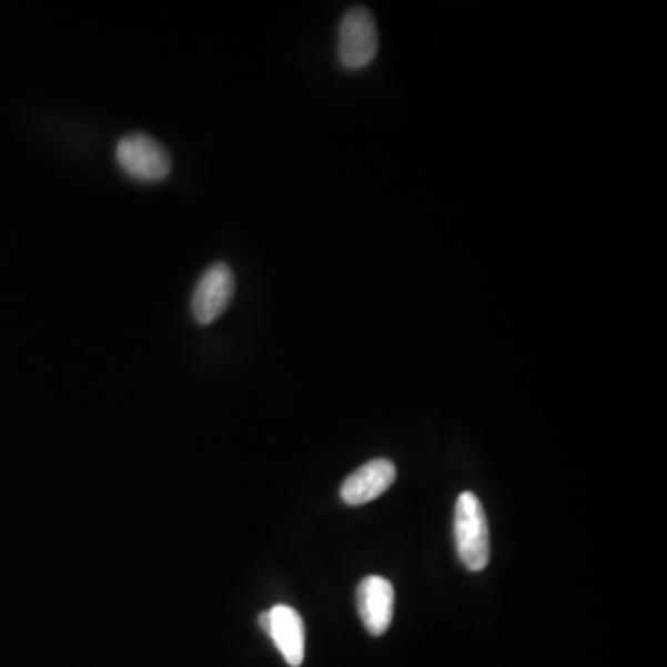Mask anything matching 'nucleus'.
<instances>
[{
  "label": "nucleus",
  "mask_w": 667,
  "mask_h": 667,
  "mask_svg": "<svg viewBox=\"0 0 667 667\" xmlns=\"http://www.w3.org/2000/svg\"><path fill=\"white\" fill-rule=\"evenodd\" d=\"M456 553L469 572H483L489 562V527L483 503L472 492H464L455 508Z\"/></svg>",
  "instance_id": "f257e3e1"
},
{
  "label": "nucleus",
  "mask_w": 667,
  "mask_h": 667,
  "mask_svg": "<svg viewBox=\"0 0 667 667\" xmlns=\"http://www.w3.org/2000/svg\"><path fill=\"white\" fill-rule=\"evenodd\" d=\"M378 51V29L367 8L354 7L345 12L337 32V58L343 68L356 71L373 62Z\"/></svg>",
  "instance_id": "f03ea898"
},
{
  "label": "nucleus",
  "mask_w": 667,
  "mask_h": 667,
  "mask_svg": "<svg viewBox=\"0 0 667 667\" xmlns=\"http://www.w3.org/2000/svg\"><path fill=\"white\" fill-rule=\"evenodd\" d=\"M115 158L124 173L141 182H160L171 173L168 149L151 135H124L115 146Z\"/></svg>",
  "instance_id": "7ed1b4c3"
},
{
  "label": "nucleus",
  "mask_w": 667,
  "mask_h": 667,
  "mask_svg": "<svg viewBox=\"0 0 667 667\" xmlns=\"http://www.w3.org/2000/svg\"><path fill=\"white\" fill-rule=\"evenodd\" d=\"M236 292V276L225 262L210 265L196 282L191 297V312L199 325H210L225 314Z\"/></svg>",
  "instance_id": "20e7f679"
},
{
  "label": "nucleus",
  "mask_w": 667,
  "mask_h": 667,
  "mask_svg": "<svg viewBox=\"0 0 667 667\" xmlns=\"http://www.w3.org/2000/svg\"><path fill=\"white\" fill-rule=\"evenodd\" d=\"M260 625L265 633L270 634L276 649L281 650L284 660L292 667H299L304 660V634L303 617L292 606L276 605L270 612L260 616Z\"/></svg>",
  "instance_id": "39448f33"
},
{
  "label": "nucleus",
  "mask_w": 667,
  "mask_h": 667,
  "mask_svg": "<svg viewBox=\"0 0 667 667\" xmlns=\"http://www.w3.org/2000/svg\"><path fill=\"white\" fill-rule=\"evenodd\" d=\"M360 619L371 636H382L393 621L395 589L387 578L370 575L360 583L356 592Z\"/></svg>",
  "instance_id": "423d86ee"
},
{
  "label": "nucleus",
  "mask_w": 667,
  "mask_h": 667,
  "mask_svg": "<svg viewBox=\"0 0 667 667\" xmlns=\"http://www.w3.org/2000/svg\"><path fill=\"white\" fill-rule=\"evenodd\" d=\"M397 478V469L387 458H375L365 466L358 467L351 477L343 483L342 501L348 506H362L371 501L378 499L392 488Z\"/></svg>",
  "instance_id": "0eeeda50"
}]
</instances>
